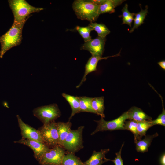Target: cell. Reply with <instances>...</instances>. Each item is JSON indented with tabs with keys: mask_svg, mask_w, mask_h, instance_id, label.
I'll list each match as a JSON object with an SVG mask.
<instances>
[{
	"mask_svg": "<svg viewBox=\"0 0 165 165\" xmlns=\"http://www.w3.org/2000/svg\"><path fill=\"white\" fill-rule=\"evenodd\" d=\"M120 52L118 54L111 56L102 57L98 56H92L88 60L85 66V71L82 79L80 83L76 86L79 88L86 80V76L89 73L96 71L98 62L102 59H107L108 58L119 56Z\"/></svg>",
	"mask_w": 165,
	"mask_h": 165,
	"instance_id": "7c38bea8",
	"label": "cell"
},
{
	"mask_svg": "<svg viewBox=\"0 0 165 165\" xmlns=\"http://www.w3.org/2000/svg\"><path fill=\"white\" fill-rule=\"evenodd\" d=\"M8 2L13 15L14 21L18 23L26 22L30 14L43 9L31 6L25 0H9Z\"/></svg>",
	"mask_w": 165,
	"mask_h": 165,
	"instance_id": "3957f363",
	"label": "cell"
},
{
	"mask_svg": "<svg viewBox=\"0 0 165 165\" xmlns=\"http://www.w3.org/2000/svg\"><path fill=\"white\" fill-rule=\"evenodd\" d=\"M61 165H84V163L72 153H69L64 156Z\"/></svg>",
	"mask_w": 165,
	"mask_h": 165,
	"instance_id": "cb8c5ba5",
	"label": "cell"
},
{
	"mask_svg": "<svg viewBox=\"0 0 165 165\" xmlns=\"http://www.w3.org/2000/svg\"><path fill=\"white\" fill-rule=\"evenodd\" d=\"M33 113L44 124L55 121L61 115L58 106L56 104L37 107L33 110Z\"/></svg>",
	"mask_w": 165,
	"mask_h": 165,
	"instance_id": "277c9868",
	"label": "cell"
},
{
	"mask_svg": "<svg viewBox=\"0 0 165 165\" xmlns=\"http://www.w3.org/2000/svg\"><path fill=\"white\" fill-rule=\"evenodd\" d=\"M87 1L97 5L100 6L103 4L105 2V0H88Z\"/></svg>",
	"mask_w": 165,
	"mask_h": 165,
	"instance_id": "f546056e",
	"label": "cell"
},
{
	"mask_svg": "<svg viewBox=\"0 0 165 165\" xmlns=\"http://www.w3.org/2000/svg\"><path fill=\"white\" fill-rule=\"evenodd\" d=\"M16 117L22 138L43 142L38 130L25 123L18 115Z\"/></svg>",
	"mask_w": 165,
	"mask_h": 165,
	"instance_id": "8fae6325",
	"label": "cell"
},
{
	"mask_svg": "<svg viewBox=\"0 0 165 165\" xmlns=\"http://www.w3.org/2000/svg\"><path fill=\"white\" fill-rule=\"evenodd\" d=\"M159 135L157 133L152 135L146 136L143 140L137 141L136 144V151L141 153L148 152V148L150 146L153 139Z\"/></svg>",
	"mask_w": 165,
	"mask_h": 165,
	"instance_id": "e0dca14e",
	"label": "cell"
},
{
	"mask_svg": "<svg viewBox=\"0 0 165 165\" xmlns=\"http://www.w3.org/2000/svg\"><path fill=\"white\" fill-rule=\"evenodd\" d=\"M84 127L82 126L76 130H71L64 141L63 148L72 153L82 148V132Z\"/></svg>",
	"mask_w": 165,
	"mask_h": 165,
	"instance_id": "5b68a950",
	"label": "cell"
},
{
	"mask_svg": "<svg viewBox=\"0 0 165 165\" xmlns=\"http://www.w3.org/2000/svg\"><path fill=\"white\" fill-rule=\"evenodd\" d=\"M128 4H126L122 10V15L119 16V17L122 18V24H127L131 27L135 13L130 12L128 10Z\"/></svg>",
	"mask_w": 165,
	"mask_h": 165,
	"instance_id": "d4e9b609",
	"label": "cell"
},
{
	"mask_svg": "<svg viewBox=\"0 0 165 165\" xmlns=\"http://www.w3.org/2000/svg\"><path fill=\"white\" fill-rule=\"evenodd\" d=\"M163 110L162 113L159 115L157 118L154 120H152L151 122L152 126L156 125H159L165 126V110L164 108L163 101L162 99Z\"/></svg>",
	"mask_w": 165,
	"mask_h": 165,
	"instance_id": "83f0119b",
	"label": "cell"
},
{
	"mask_svg": "<svg viewBox=\"0 0 165 165\" xmlns=\"http://www.w3.org/2000/svg\"><path fill=\"white\" fill-rule=\"evenodd\" d=\"M128 119L127 111L124 112L118 118L110 121H106L101 117L99 120H95L97 124L95 130L91 134H94L99 131H112L116 130H125L124 122Z\"/></svg>",
	"mask_w": 165,
	"mask_h": 165,
	"instance_id": "8992f818",
	"label": "cell"
},
{
	"mask_svg": "<svg viewBox=\"0 0 165 165\" xmlns=\"http://www.w3.org/2000/svg\"><path fill=\"white\" fill-rule=\"evenodd\" d=\"M62 95L69 103L72 109V113L69 118V121L75 114L80 112L78 97L69 95L65 93H63Z\"/></svg>",
	"mask_w": 165,
	"mask_h": 165,
	"instance_id": "ac0fdd59",
	"label": "cell"
},
{
	"mask_svg": "<svg viewBox=\"0 0 165 165\" xmlns=\"http://www.w3.org/2000/svg\"><path fill=\"white\" fill-rule=\"evenodd\" d=\"M106 38L97 36L94 39L85 42L80 49L89 51L92 56L102 57L105 50Z\"/></svg>",
	"mask_w": 165,
	"mask_h": 165,
	"instance_id": "9c48e42d",
	"label": "cell"
},
{
	"mask_svg": "<svg viewBox=\"0 0 165 165\" xmlns=\"http://www.w3.org/2000/svg\"><path fill=\"white\" fill-rule=\"evenodd\" d=\"M88 25L91 27L92 31L94 30L97 32L98 36L101 38H105L106 36L110 33L109 30L104 24L90 22Z\"/></svg>",
	"mask_w": 165,
	"mask_h": 165,
	"instance_id": "7402d4cb",
	"label": "cell"
},
{
	"mask_svg": "<svg viewBox=\"0 0 165 165\" xmlns=\"http://www.w3.org/2000/svg\"><path fill=\"white\" fill-rule=\"evenodd\" d=\"M158 64L164 70H165V61H163L158 63Z\"/></svg>",
	"mask_w": 165,
	"mask_h": 165,
	"instance_id": "1f68e13d",
	"label": "cell"
},
{
	"mask_svg": "<svg viewBox=\"0 0 165 165\" xmlns=\"http://www.w3.org/2000/svg\"><path fill=\"white\" fill-rule=\"evenodd\" d=\"M123 145L124 143L122 144L119 152L116 153V157L115 159L112 160H110L114 163L115 165H123V160L121 157L122 149Z\"/></svg>",
	"mask_w": 165,
	"mask_h": 165,
	"instance_id": "f1b7e54d",
	"label": "cell"
},
{
	"mask_svg": "<svg viewBox=\"0 0 165 165\" xmlns=\"http://www.w3.org/2000/svg\"><path fill=\"white\" fill-rule=\"evenodd\" d=\"M42 165H56L53 164H42Z\"/></svg>",
	"mask_w": 165,
	"mask_h": 165,
	"instance_id": "d6a6232c",
	"label": "cell"
},
{
	"mask_svg": "<svg viewBox=\"0 0 165 165\" xmlns=\"http://www.w3.org/2000/svg\"><path fill=\"white\" fill-rule=\"evenodd\" d=\"M99 6L88 2L87 0H76L72 4V8L78 19L86 20L90 22L96 21L100 14Z\"/></svg>",
	"mask_w": 165,
	"mask_h": 165,
	"instance_id": "7a4b0ae2",
	"label": "cell"
},
{
	"mask_svg": "<svg viewBox=\"0 0 165 165\" xmlns=\"http://www.w3.org/2000/svg\"><path fill=\"white\" fill-rule=\"evenodd\" d=\"M125 1L124 0H105L103 4L99 6V13L100 15L107 13H114L115 12V8Z\"/></svg>",
	"mask_w": 165,
	"mask_h": 165,
	"instance_id": "2e32d148",
	"label": "cell"
},
{
	"mask_svg": "<svg viewBox=\"0 0 165 165\" xmlns=\"http://www.w3.org/2000/svg\"><path fill=\"white\" fill-rule=\"evenodd\" d=\"M57 124L59 136L58 145L62 147L66 138L71 130L72 123L69 121L67 122H59Z\"/></svg>",
	"mask_w": 165,
	"mask_h": 165,
	"instance_id": "9a60e30c",
	"label": "cell"
},
{
	"mask_svg": "<svg viewBox=\"0 0 165 165\" xmlns=\"http://www.w3.org/2000/svg\"><path fill=\"white\" fill-rule=\"evenodd\" d=\"M75 28L83 38L85 42H88L91 39L90 33L92 30L91 27L89 25L86 27H80L77 26Z\"/></svg>",
	"mask_w": 165,
	"mask_h": 165,
	"instance_id": "4316f807",
	"label": "cell"
},
{
	"mask_svg": "<svg viewBox=\"0 0 165 165\" xmlns=\"http://www.w3.org/2000/svg\"><path fill=\"white\" fill-rule=\"evenodd\" d=\"M65 151L62 146L58 145L54 146L45 153L39 160L42 164H51L61 165Z\"/></svg>",
	"mask_w": 165,
	"mask_h": 165,
	"instance_id": "ba28073f",
	"label": "cell"
},
{
	"mask_svg": "<svg viewBox=\"0 0 165 165\" xmlns=\"http://www.w3.org/2000/svg\"><path fill=\"white\" fill-rule=\"evenodd\" d=\"M137 121L133 120L125 121L124 124L125 130L131 131L133 134L135 143L139 140L138 134L137 130Z\"/></svg>",
	"mask_w": 165,
	"mask_h": 165,
	"instance_id": "484cf974",
	"label": "cell"
},
{
	"mask_svg": "<svg viewBox=\"0 0 165 165\" xmlns=\"http://www.w3.org/2000/svg\"><path fill=\"white\" fill-rule=\"evenodd\" d=\"M160 162L161 165H165V154L163 153L161 156L160 159Z\"/></svg>",
	"mask_w": 165,
	"mask_h": 165,
	"instance_id": "4dcf8cb0",
	"label": "cell"
},
{
	"mask_svg": "<svg viewBox=\"0 0 165 165\" xmlns=\"http://www.w3.org/2000/svg\"><path fill=\"white\" fill-rule=\"evenodd\" d=\"M141 8V11L135 14V17L134 19V24L133 27L129 31V32H132L135 29H138V27L144 23V21L148 13V6H146L145 9L143 10Z\"/></svg>",
	"mask_w": 165,
	"mask_h": 165,
	"instance_id": "ffe728a7",
	"label": "cell"
},
{
	"mask_svg": "<svg viewBox=\"0 0 165 165\" xmlns=\"http://www.w3.org/2000/svg\"><path fill=\"white\" fill-rule=\"evenodd\" d=\"M92 98L86 96L78 97L80 112H86L95 114L91 105Z\"/></svg>",
	"mask_w": 165,
	"mask_h": 165,
	"instance_id": "44dd1931",
	"label": "cell"
},
{
	"mask_svg": "<svg viewBox=\"0 0 165 165\" xmlns=\"http://www.w3.org/2000/svg\"><path fill=\"white\" fill-rule=\"evenodd\" d=\"M110 150L109 148L101 149L97 152L94 151L90 157L86 162L84 164L89 165H98L102 164L110 160L105 158V154Z\"/></svg>",
	"mask_w": 165,
	"mask_h": 165,
	"instance_id": "4fadbf2b",
	"label": "cell"
},
{
	"mask_svg": "<svg viewBox=\"0 0 165 165\" xmlns=\"http://www.w3.org/2000/svg\"><path fill=\"white\" fill-rule=\"evenodd\" d=\"M127 112L128 119L130 120H133L137 122L152 120L151 117L138 107H131L127 111Z\"/></svg>",
	"mask_w": 165,
	"mask_h": 165,
	"instance_id": "5bb4252c",
	"label": "cell"
},
{
	"mask_svg": "<svg viewBox=\"0 0 165 165\" xmlns=\"http://www.w3.org/2000/svg\"><path fill=\"white\" fill-rule=\"evenodd\" d=\"M102 164H99V165H101ZM84 165H85V164H84Z\"/></svg>",
	"mask_w": 165,
	"mask_h": 165,
	"instance_id": "836d02e7",
	"label": "cell"
},
{
	"mask_svg": "<svg viewBox=\"0 0 165 165\" xmlns=\"http://www.w3.org/2000/svg\"><path fill=\"white\" fill-rule=\"evenodd\" d=\"M104 97H92L91 103L95 114L103 118L105 117L104 112L105 109Z\"/></svg>",
	"mask_w": 165,
	"mask_h": 165,
	"instance_id": "d6986e66",
	"label": "cell"
},
{
	"mask_svg": "<svg viewBox=\"0 0 165 165\" xmlns=\"http://www.w3.org/2000/svg\"><path fill=\"white\" fill-rule=\"evenodd\" d=\"M38 130L43 142L49 147H53L58 145L57 124L55 121L44 124Z\"/></svg>",
	"mask_w": 165,
	"mask_h": 165,
	"instance_id": "52a82bcc",
	"label": "cell"
},
{
	"mask_svg": "<svg viewBox=\"0 0 165 165\" xmlns=\"http://www.w3.org/2000/svg\"><path fill=\"white\" fill-rule=\"evenodd\" d=\"M14 142L22 144L30 148L33 151L35 157L38 160L50 148L42 142L22 138Z\"/></svg>",
	"mask_w": 165,
	"mask_h": 165,
	"instance_id": "30bf717a",
	"label": "cell"
},
{
	"mask_svg": "<svg viewBox=\"0 0 165 165\" xmlns=\"http://www.w3.org/2000/svg\"><path fill=\"white\" fill-rule=\"evenodd\" d=\"M151 120L137 122V130L138 134L139 140L141 139L143 136H146L147 130L152 126Z\"/></svg>",
	"mask_w": 165,
	"mask_h": 165,
	"instance_id": "603a6c76",
	"label": "cell"
},
{
	"mask_svg": "<svg viewBox=\"0 0 165 165\" xmlns=\"http://www.w3.org/2000/svg\"><path fill=\"white\" fill-rule=\"evenodd\" d=\"M26 22H13L10 29L0 37V58L11 48L20 45L22 39V32Z\"/></svg>",
	"mask_w": 165,
	"mask_h": 165,
	"instance_id": "6da1fadb",
	"label": "cell"
}]
</instances>
